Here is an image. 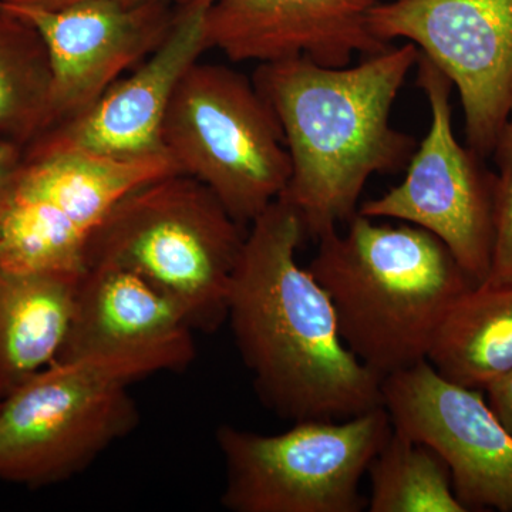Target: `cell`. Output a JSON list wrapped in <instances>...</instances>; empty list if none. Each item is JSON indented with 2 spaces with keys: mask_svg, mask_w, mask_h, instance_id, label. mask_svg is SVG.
<instances>
[{
  "mask_svg": "<svg viewBox=\"0 0 512 512\" xmlns=\"http://www.w3.org/2000/svg\"><path fill=\"white\" fill-rule=\"evenodd\" d=\"M301 217L276 200L248 227L227 322L256 396L296 423L345 420L383 407V377L343 342L328 292L299 265Z\"/></svg>",
  "mask_w": 512,
  "mask_h": 512,
  "instance_id": "6da1fadb",
  "label": "cell"
},
{
  "mask_svg": "<svg viewBox=\"0 0 512 512\" xmlns=\"http://www.w3.org/2000/svg\"><path fill=\"white\" fill-rule=\"evenodd\" d=\"M419 56L407 42L356 66H322L306 57L259 64L252 82L281 124L291 158L279 200L295 208L308 237L318 241L348 224L373 175L409 164L416 140L390 119Z\"/></svg>",
  "mask_w": 512,
  "mask_h": 512,
  "instance_id": "7a4b0ae2",
  "label": "cell"
},
{
  "mask_svg": "<svg viewBox=\"0 0 512 512\" xmlns=\"http://www.w3.org/2000/svg\"><path fill=\"white\" fill-rule=\"evenodd\" d=\"M346 227L318 239L308 269L328 292L345 345L384 379L427 360L451 306L477 284L426 229L359 212Z\"/></svg>",
  "mask_w": 512,
  "mask_h": 512,
  "instance_id": "3957f363",
  "label": "cell"
},
{
  "mask_svg": "<svg viewBox=\"0 0 512 512\" xmlns=\"http://www.w3.org/2000/svg\"><path fill=\"white\" fill-rule=\"evenodd\" d=\"M248 227L190 175H165L128 192L90 235L84 268L134 272L190 319L214 332L227 322L229 289Z\"/></svg>",
  "mask_w": 512,
  "mask_h": 512,
  "instance_id": "277c9868",
  "label": "cell"
},
{
  "mask_svg": "<svg viewBox=\"0 0 512 512\" xmlns=\"http://www.w3.org/2000/svg\"><path fill=\"white\" fill-rule=\"evenodd\" d=\"M165 372L148 359L55 360L0 402V480L45 488L87 470L137 429L131 384Z\"/></svg>",
  "mask_w": 512,
  "mask_h": 512,
  "instance_id": "5b68a950",
  "label": "cell"
},
{
  "mask_svg": "<svg viewBox=\"0 0 512 512\" xmlns=\"http://www.w3.org/2000/svg\"><path fill=\"white\" fill-rule=\"evenodd\" d=\"M163 146L181 174L207 185L249 227L291 178L281 124L254 82L222 64L194 63L178 83Z\"/></svg>",
  "mask_w": 512,
  "mask_h": 512,
  "instance_id": "8992f818",
  "label": "cell"
},
{
  "mask_svg": "<svg viewBox=\"0 0 512 512\" xmlns=\"http://www.w3.org/2000/svg\"><path fill=\"white\" fill-rule=\"evenodd\" d=\"M393 431L384 407L345 420L296 421L281 434L222 424L221 504L232 512H360L370 463Z\"/></svg>",
  "mask_w": 512,
  "mask_h": 512,
  "instance_id": "52a82bcc",
  "label": "cell"
},
{
  "mask_svg": "<svg viewBox=\"0 0 512 512\" xmlns=\"http://www.w3.org/2000/svg\"><path fill=\"white\" fill-rule=\"evenodd\" d=\"M416 67L417 86L429 101V131L402 183L363 202L359 214L426 229L446 244L476 284H483L493 256L494 173L454 136L451 80L421 53Z\"/></svg>",
  "mask_w": 512,
  "mask_h": 512,
  "instance_id": "ba28073f",
  "label": "cell"
},
{
  "mask_svg": "<svg viewBox=\"0 0 512 512\" xmlns=\"http://www.w3.org/2000/svg\"><path fill=\"white\" fill-rule=\"evenodd\" d=\"M373 35L406 39L460 94L467 146L493 154L512 94V0H386L369 13Z\"/></svg>",
  "mask_w": 512,
  "mask_h": 512,
  "instance_id": "9c48e42d",
  "label": "cell"
},
{
  "mask_svg": "<svg viewBox=\"0 0 512 512\" xmlns=\"http://www.w3.org/2000/svg\"><path fill=\"white\" fill-rule=\"evenodd\" d=\"M382 392L393 429L446 461L464 510L512 512V437L483 390L450 382L421 360L384 377Z\"/></svg>",
  "mask_w": 512,
  "mask_h": 512,
  "instance_id": "30bf717a",
  "label": "cell"
},
{
  "mask_svg": "<svg viewBox=\"0 0 512 512\" xmlns=\"http://www.w3.org/2000/svg\"><path fill=\"white\" fill-rule=\"evenodd\" d=\"M0 6L39 32L52 69L46 130L79 116L121 74L147 59L173 28L178 5L84 0L60 9ZM43 134V133H42Z\"/></svg>",
  "mask_w": 512,
  "mask_h": 512,
  "instance_id": "8fae6325",
  "label": "cell"
},
{
  "mask_svg": "<svg viewBox=\"0 0 512 512\" xmlns=\"http://www.w3.org/2000/svg\"><path fill=\"white\" fill-rule=\"evenodd\" d=\"M211 3L178 6L170 33L136 72L111 84L79 116L40 134L25 151H82L111 158L165 154V116L185 72L208 50L205 18Z\"/></svg>",
  "mask_w": 512,
  "mask_h": 512,
  "instance_id": "7c38bea8",
  "label": "cell"
},
{
  "mask_svg": "<svg viewBox=\"0 0 512 512\" xmlns=\"http://www.w3.org/2000/svg\"><path fill=\"white\" fill-rule=\"evenodd\" d=\"M386 0H212L205 18L208 50L232 62L306 57L329 67L392 43L373 35L369 13Z\"/></svg>",
  "mask_w": 512,
  "mask_h": 512,
  "instance_id": "4fadbf2b",
  "label": "cell"
},
{
  "mask_svg": "<svg viewBox=\"0 0 512 512\" xmlns=\"http://www.w3.org/2000/svg\"><path fill=\"white\" fill-rule=\"evenodd\" d=\"M194 332L187 315L134 272L89 265L77 281L56 360L148 359L165 372H180L197 355Z\"/></svg>",
  "mask_w": 512,
  "mask_h": 512,
  "instance_id": "5bb4252c",
  "label": "cell"
},
{
  "mask_svg": "<svg viewBox=\"0 0 512 512\" xmlns=\"http://www.w3.org/2000/svg\"><path fill=\"white\" fill-rule=\"evenodd\" d=\"M177 173L167 154L111 158L82 151H25L15 197L84 255L90 235L128 192Z\"/></svg>",
  "mask_w": 512,
  "mask_h": 512,
  "instance_id": "9a60e30c",
  "label": "cell"
},
{
  "mask_svg": "<svg viewBox=\"0 0 512 512\" xmlns=\"http://www.w3.org/2000/svg\"><path fill=\"white\" fill-rule=\"evenodd\" d=\"M80 275L0 268V402L59 356Z\"/></svg>",
  "mask_w": 512,
  "mask_h": 512,
  "instance_id": "2e32d148",
  "label": "cell"
},
{
  "mask_svg": "<svg viewBox=\"0 0 512 512\" xmlns=\"http://www.w3.org/2000/svg\"><path fill=\"white\" fill-rule=\"evenodd\" d=\"M430 365L450 382L483 390L512 370V284H477L440 325Z\"/></svg>",
  "mask_w": 512,
  "mask_h": 512,
  "instance_id": "e0dca14e",
  "label": "cell"
},
{
  "mask_svg": "<svg viewBox=\"0 0 512 512\" xmlns=\"http://www.w3.org/2000/svg\"><path fill=\"white\" fill-rule=\"evenodd\" d=\"M50 86L42 36L0 6V138L26 148L45 133Z\"/></svg>",
  "mask_w": 512,
  "mask_h": 512,
  "instance_id": "ac0fdd59",
  "label": "cell"
},
{
  "mask_svg": "<svg viewBox=\"0 0 512 512\" xmlns=\"http://www.w3.org/2000/svg\"><path fill=\"white\" fill-rule=\"evenodd\" d=\"M369 512H467L436 450L394 430L367 470Z\"/></svg>",
  "mask_w": 512,
  "mask_h": 512,
  "instance_id": "d6986e66",
  "label": "cell"
},
{
  "mask_svg": "<svg viewBox=\"0 0 512 512\" xmlns=\"http://www.w3.org/2000/svg\"><path fill=\"white\" fill-rule=\"evenodd\" d=\"M493 256L485 284H512V124L498 136L494 151Z\"/></svg>",
  "mask_w": 512,
  "mask_h": 512,
  "instance_id": "ffe728a7",
  "label": "cell"
},
{
  "mask_svg": "<svg viewBox=\"0 0 512 512\" xmlns=\"http://www.w3.org/2000/svg\"><path fill=\"white\" fill-rule=\"evenodd\" d=\"M23 158L25 148L18 143L0 138V229L18 184Z\"/></svg>",
  "mask_w": 512,
  "mask_h": 512,
  "instance_id": "44dd1931",
  "label": "cell"
},
{
  "mask_svg": "<svg viewBox=\"0 0 512 512\" xmlns=\"http://www.w3.org/2000/svg\"><path fill=\"white\" fill-rule=\"evenodd\" d=\"M487 403L501 426L512 437V370L485 387Z\"/></svg>",
  "mask_w": 512,
  "mask_h": 512,
  "instance_id": "7402d4cb",
  "label": "cell"
},
{
  "mask_svg": "<svg viewBox=\"0 0 512 512\" xmlns=\"http://www.w3.org/2000/svg\"><path fill=\"white\" fill-rule=\"evenodd\" d=\"M3 2L13 3V5L35 6V8L43 9H60L73 5V3L84 2V0H3ZM113 2L137 5V3L156 2V0H113ZM164 2L183 6L188 5V3L197 2V0H164Z\"/></svg>",
  "mask_w": 512,
  "mask_h": 512,
  "instance_id": "603a6c76",
  "label": "cell"
},
{
  "mask_svg": "<svg viewBox=\"0 0 512 512\" xmlns=\"http://www.w3.org/2000/svg\"><path fill=\"white\" fill-rule=\"evenodd\" d=\"M508 123L512 124V94H511V101H510V113H508Z\"/></svg>",
  "mask_w": 512,
  "mask_h": 512,
  "instance_id": "cb8c5ba5",
  "label": "cell"
}]
</instances>
